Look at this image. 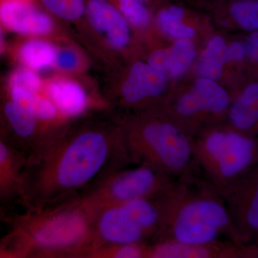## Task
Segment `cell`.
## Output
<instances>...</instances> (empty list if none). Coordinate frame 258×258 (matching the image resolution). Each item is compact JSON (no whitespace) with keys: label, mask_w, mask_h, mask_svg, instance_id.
I'll list each match as a JSON object with an SVG mask.
<instances>
[{"label":"cell","mask_w":258,"mask_h":258,"mask_svg":"<svg viewBox=\"0 0 258 258\" xmlns=\"http://www.w3.org/2000/svg\"><path fill=\"white\" fill-rule=\"evenodd\" d=\"M130 164L121 128L89 125L56 131L28 157L19 199L26 210L55 206Z\"/></svg>","instance_id":"6da1fadb"},{"label":"cell","mask_w":258,"mask_h":258,"mask_svg":"<svg viewBox=\"0 0 258 258\" xmlns=\"http://www.w3.org/2000/svg\"><path fill=\"white\" fill-rule=\"evenodd\" d=\"M98 209L82 197L55 206L26 210L0 242V257L88 258Z\"/></svg>","instance_id":"7a4b0ae2"},{"label":"cell","mask_w":258,"mask_h":258,"mask_svg":"<svg viewBox=\"0 0 258 258\" xmlns=\"http://www.w3.org/2000/svg\"><path fill=\"white\" fill-rule=\"evenodd\" d=\"M241 240L220 194L198 169L177 178L166 195L160 229L152 244Z\"/></svg>","instance_id":"3957f363"},{"label":"cell","mask_w":258,"mask_h":258,"mask_svg":"<svg viewBox=\"0 0 258 258\" xmlns=\"http://www.w3.org/2000/svg\"><path fill=\"white\" fill-rule=\"evenodd\" d=\"M121 129L132 164H147L175 178L198 168L193 137L172 120L149 117Z\"/></svg>","instance_id":"277c9868"},{"label":"cell","mask_w":258,"mask_h":258,"mask_svg":"<svg viewBox=\"0 0 258 258\" xmlns=\"http://www.w3.org/2000/svg\"><path fill=\"white\" fill-rule=\"evenodd\" d=\"M194 158L202 175L222 193L258 163V142L232 126L207 127L193 137Z\"/></svg>","instance_id":"5b68a950"},{"label":"cell","mask_w":258,"mask_h":258,"mask_svg":"<svg viewBox=\"0 0 258 258\" xmlns=\"http://www.w3.org/2000/svg\"><path fill=\"white\" fill-rule=\"evenodd\" d=\"M177 178L147 164H137L111 173L81 195L96 208L120 205L166 192Z\"/></svg>","instance_id":"8992f818"},{"label":"cell","mask_w":258,"mask_h":258,"mask_svg":"<svg viewBox=\"0 0 258 258\" xmlns=\"http://www.w3.org/2000/svg\"><path fill=\"white\" fill-rule=\"evenodd\" d=\"M230 103L228 93L221 86L202 77L191 90L176 98L171 107L176 118L171 120L194 137L198 123L227 113Z\"/></svg>","instance_id":"52a82bcc"},{"label":"cell","mask_w":258,"mask_h":258,"mask_svg":"<svg viewBox=\"0 0 258 258\" xmlns=\"http://www.w3.org/2000/svg\"><path fill=\"white\" fill-rule=\"evenodd\" d=\"M148 242L150 237L124 204L103 207L97 210L93 227L92 250L112 244Z\"/></svg>","instance_id":"ba28073f"},{"label":"cell","mask_w":258,"mask_h":258,"mask_svg":"<svg viewBox=\"0 0 258 258\" xmlns=\"http://www.w3.org/2000/svg\"><path fill=\"white\" fill-rule=\"evenodd\" d=\"M241 239L258 234V167L220 193Z\"/></svg>","instance_id":"9c48e42d"},{"label":"cell","mask_w":258,"mask_h":258,"mask_svg":"<svg viewBox=\"0 0 258 258\" xmlns=\"http://www.w3.org/2000/svg\"><path fill=\"white\" fill-rule=\"evenodd\" d=\"M166 86L165 74L149 63L136 62L120 88V101L128 107L142 106L162 96Z\"/></svg>","instance_id":"30bf717a"},{"label":"cell","mask_w":258,"mask_h":258,"mask_svg":"<svg viewBox=\"0 0 258 258\" xmlns=\"http://www.w3.org/2000/svg\"><path fill=\"white\" fill-rule=\"evenodd\" d=\"M0 20L10 30L25 35H47L53 28L49 15L29 0H0Z\"/></svg>","instance_id":"8fae6325"},{"label":"cell","mask_w":258,"mask_h":258,"mask_svg":"<svg viewBox=\"0 0 258 258\" xmlns=\"http://www.w3.org/2000/svg\"><path fill=\"white\" fill-rule=\"evenodd\" d=\"M86 14L93 28L104 35L114 48H123L130 41L128 21L109 0H87Z\"/></svg>","instance_id":"7c38bea8"},{"label":"cell","mask_w":258,"mask_h":258,"mask_svg":"<svg viewBox=\"0 0 258 258\" xmlns=\"http://www.w3.org/2000/svg\"><path fill=\"white\" fill-rule=\"evenodd\" d=\"M238 253V249L222 240L203 244L160 242L151 244L150 258H225Z\"/></svg>","instance_id":"4fadbf2b"},{"label":"cell","mask_w":258,"mask_h":258,"mask_svg":"<svg viewBox=\"0 0 258 258\" xmlns=\"http://www.w3.org/2000/svg\"><path fill=\"white\" fill-rule=\"evenodd\" d=\"M47 95L59 114L64 116H78L88 106V98L84 88L73 80H53L47 86Z\"/></svg>","instance_id":"5bb4252c"},{"label":"cell","mask_w":258,"mask_h":258,"mask_svg":"<svg viewBox=\"0 0 258 258\" xmlns=\"http://www.w3.org/2000/svg\"><path fill=\"white\" fill-rule=\"evenodd\" d=\"M227 119L232 128L247 134L258 125V83H252L230 103Z\"/></svg>","instance_id":"9a60e30c"},{"label":"cell","mask_w":258,"mask_h":258,"mask_svg":"<svg viewBox=\"0 0 258 258\" xmlns=\"http://www.w3.org/2000/svg\"><path fill=\"white\" fill-rule=\"evenodd\" d=\"M12 100L42 123L55 120L59 114L53 103L37 92L12 88Z\"/></svg>","instance_id":"2e32d148"},{"label":"cell","mask_w":258,"mask_h":258,"mask_svg":"<svg viewBox=\"0 0 258 258\" xmlns=\"http://www.w3.org/2000/svg\"><path fill=\"white\" fill-rule=\"evenodd\" d=\"M227 62V45L221 37L210 40L204 51L198 64V72L202 77L217 80L221 76L224 64Z\"/></svg>","instance_id":"e0dca14e"},{"label":"cell","mask_w":258,"mask_h":258,"mask_svg":"<svg viewBox=\"0 0 258 258\" xmlns=\"http://www.w3.org/2000/svg\"><path fill=\"white\" fill-rule=\"evenodd\" d=\"M20 55L29 69L41 71L55 64L57 51L50 42L33 40L24 44Z\"/></svg>","instance_id":"ac0fdd59"},{"label":"cell","mask_w":258,"mask_h":258,"mask_svg":"<svg viewBox=\"0 0 258 258\" xmlns=\"http://www.w3.org/2000/svg\"><path fill=\"white\" fill-rule=\"evenodd\" d=\"M185 11L178 5L162 9L157 15V23L161 31L173 38L189 39L195 36V30L183 23Z\"/></svg>","instance_id":"d6986e66"},{"label":"cell","mask_w":258,"mask_h":258,"mask_svg":"<svg viewBox=\"0 0 258 258\" xmlns=\"http://www.w3.org/2000/svg\"><path fill=\"white\" fill-rule=\"evenodd\" d=\"M28 157L13 144L0 139V172L20 184Z\"/></svg>","instance_id":"ffe728a7"},{"label":"cell","mask_w":258,"mask_h":258,"mask_svg":"<svg viewBox=\"0 0 258 258\" xmlns=\"http://www.w3.org/2000/svg\"><path fill=\"white\" fill-rule=\"evenodd\" d=\"M196 55L195 47L189 39L178 40L169 48V69L171 78L182 76L189 69Z\"/></svg>","instance_id":"44dd1931"},{"label":"cell","mask_w":258,"mask_h":258,"mask_svg":"<svg viewBox=\"0 0 258 258\" xmlns=\"http://www.w3.org/2000/svg\"><path fill=\"white\" fill-rule=\"evenodd\" d=\"M151 244L148 242L112 244L93 251L90 258H150Z\"/></svg>","instance_id":"7402d4cb"},{"label":"cell","mask_w":258,"mask_h":258,"mask_svg":"<svg viewBox=\"0 0 258 258\" xmlns=\"http://www.w3.org/2000/svg\"><path fill=\"white\" fill-rule=\"evenodd\" d=\"M52 15L68 21H75L86 13V0H41Z\"/></svg>","instance_id":"603a6c76"},{"label":"cell","mask_w":258,"mask_h":258,"mask_svg":"<svg viewBox=\"0 0 258 258\" xmlns=\"http://www.w3.org/2000/svg\"><path fill=\"white\" fill-rule=\"evenodd\" d=\"M236 23L247 30H258V0L236 2L230 8Z\"/></svg>","instance_id":"cb8c5ba5"},{"label":"cell","mask_w":258,"mask_h":258,"mask_svg":"<svg viewBox=\"0 0 258 258\" xmlns=\"http://www.w3.org/2000/svg\"><path fill=\"white\" fill-rule=\"evenodd\" d=\"M114 5L134 26L143 28L150 21L149 10L140 0H115Z\"/></svg>","instance_id":"d4e9b609"},{"label":"cell","mask_w":258,"mask_h":258,"mask_svg":"<svg viewBox=\"0 0 258 258\" xmlns=\"http://www.w3.org/2000/svg\"><path fill=\"white\" fill-rule=\"evenodd\" d=\"M12 88H20L33 92H38L42 87V81L32 69L17 71L11 79Z\"/></svg>","instance_id":"484cf974"},{"label":"cell","mask_w":258,"mask_h":258,"mask_svg":"<svg viewBox=\"0 0 258 258\" xmlns=\"http://www.w3.org/2000/svg\"><path fill=\"white\" fill-rule=\"evenodd\" d=\"M148 63L159 72L167 74L169 69V49L154 51L149 56Z\"/></svg>","instance_id":"4316f807"},{"label":"cell","mask_w":258,"mask_h":258,"mask_svg":"<svg viewBox=\"0 0 258 258\" xmlns=\"http://www.w3.org/2000/svg\"><path fill=\"white\" fill-rule=\"evenodd\" d=\"M79 63V58L74 52L66 50L57 52L55 64L62 71H71L76 69Z\"/></svg>","instance_id":"83f0119b"},{"label":"cell","mask_w":258,"mask_h":258,"mask_svg":"<svg viewBox=\"0 0 258 258\" xmlns=\"http://www.w3.org/2000/svg\"><path fill=\"white\" fill-rule=\"evenodd\" d=\"M245 55V47L240 42H234L227 46V62L242 60Z\"/></svg>","instance_id":"f1b7e54d"},{"label":"cell","mask_w":258,"mask_h":258,"mask_svg":"<svg viewBox=\"0 0 258 258\" xmlns=\"http://www.w3.org/2000/svg\"><path fill=\"white\" fill-rule=\"evenodd\" d=\"M244 47L246 55L252 60L258 62V31L253 32L247 37Z\"/></svg>","instance_id":"f546056e"},{"label":"cell","mask_w":258,"mask_h":258,"mask_svg":"<svg viewBox=\"0 0 258 258\" xmlns=\"http://www.w3.org/2000/svg\"><path fill=\"white\" fill-rule=\"evenodd\" d=\"M5 47V40L4 37H3V31H2V29L0 28V54L3 52V50H4Z\"/></svg>","instance_id":"4dcf8cb0"},{"label":"cell","mask_w":258,"mask_h":258,"mask_svg":"<svg viewBox=\"0 0 258 258\" xmlns=\"http://www.w3.org/2000/svg\"><path fill=\"white\" fill-rule=\"evenodd\" d=\"M7 221L6 216L5 215H0V222Z\"/></svg>","instance_id":"1f68e13d"},{"label":"cell","mask_w":258,"mask_h":258,"mask_svg":"<svg viewBox=\"0 0 258 258\" xmlns=\"http://www.w3.org/2000/svg\"><path fill=\"white\" fill-rule=\"evenodd\" d=\"M29 1H30V0H29Z\"/></svg>","instance_id":"d6a6232c"}]
</instances>
